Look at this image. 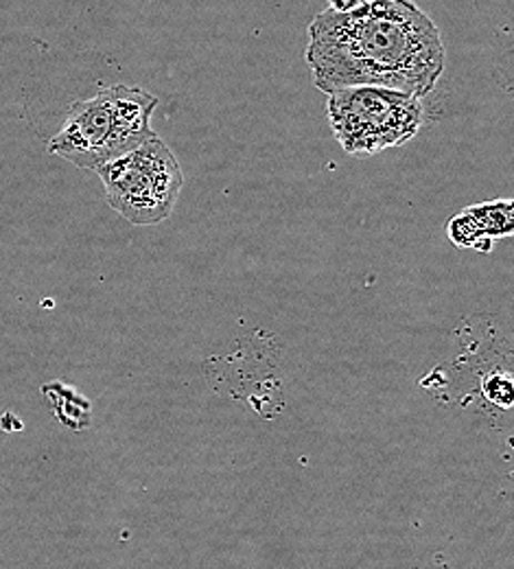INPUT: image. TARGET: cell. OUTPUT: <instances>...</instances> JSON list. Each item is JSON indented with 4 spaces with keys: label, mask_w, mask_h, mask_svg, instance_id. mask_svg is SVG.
Here are the masks:
<instances>
[{
    "label": "cell",
    "mask_w": 514,
    "mask_h": 569,
    "mask_svg": "<svg viewBox=\"0 0 514 569\" xmlns=\"http://www.w3.org/2000/svg\"><path fill=\"white\" fill-rule=\"evenodd\" d=\"M318 90L379 86L427 97L446 64L441 29L412 0H372L351 13L320 11L304 51Z\"/></svg>",
    "instance_id": "1"
},
{
    "label": "cell",
    "mask_w": 514,
    "mask_h": 569,
    "mask_svg": "<svg viewBox=\"0 0 514 569\" xmlns=\"http://www.w3.org/2000/svg\"><path fill=\"white\" fill-rule=\"evenodd\" d=\"M155 108L158 97L151 92L125 83L108 86L90 99L74 101L49 151L74 167L97 171L155 137Z\"/></svg>",
    "instance_id": "2"
},
{
    "label": "cell",
    "mask_w": 514,
    "mask_h": 569,
    "mask_svg": "<svg viewBox=\"0 0 514 569\" xmlns=\"http://www.w3.org/2000/svg\"><path fill=\"white\" fill-rule=\"evenodd\" d=\"M329 123L351 156H376L412 141L423 128V99L379 86H353L329 94Z\"/></svg>",
    "instance_id": "3"
},
{
    "label": "cell",
    "mask_w": 514,
    "mask_h": 569,
    "mask_svg": "<svg viewBox=\"0 0 514 569\" xmlns=\"http://www.w3.org/2000/svg\"><path fill=\"white\" fill-rule=\"evenodd\" d=\"M97 173L103 180L108 207L134 226L169 219L184 184L180 162L158 137L103 164Z\"/></svg>",
    "instance_id": "4"
},
{
    "label": "cell",
    "mask_w": 514,
    "mask_h": 569,
    "mask_svg": "<svg viewBox=\"0 0 514 569\" xmlns=\"http://www.w3.org/2000/svg\"><path fill=\"white\" fill-rule=\"evenodd\" d=\"M513 230V200H493L468 207L455 214L446 226L453 246L480 252H491L493 241L511 237Z\"/></svg>",
    "instance_id": "5"
},
{
    "label": "cell",
    "mask_w": 514,
    "mask_h": 569,
    "mask_svg": "<svg viewBox=\"0 0 514 569\" xmlns=\"http://www.w3.org/2000/svg\"><path fill=\"white\" fill-rule=\"evenodd\" d=\"M372 0H329V9L335 13H351L366 7Z\"/></svg>",
    "instance_id": "6"
}]
</instances>
